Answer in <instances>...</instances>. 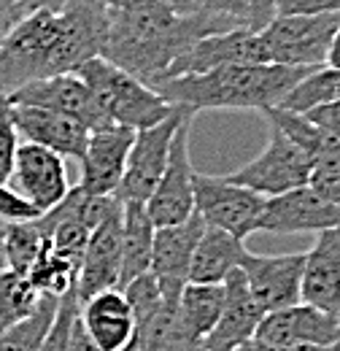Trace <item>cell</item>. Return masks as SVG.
Wrapping results in <instances>:
<instances>
[{
	"label": "cell",
	"instance_id": "9",
	"mask_svg": "<svg viewBox=\"0 0 340 351\" xmlns=\"http://www.w3.org/2000/svg\"><path fill=\"white\" fill-rule=\"evenodd\" d=\"M195 114H186L178 125V130L170 141L168 165L165 173L160 176L154 192L149 195L146 214L154 227H170L178 221L189 219L195 214V195H192V181L195 168L189 162V130H192Z\"/></svg>",
	"mask_w": 340,
	"mask_h": 351
},
{
	"label": "cell",
	"instance_id": "44",
	"mask_svg": "<svg viewBox=\"0 0 340 351\" xmlns=\"http://www.w3.org/2000/svg\"><path fill=\"white\" fill-rule=\"evenodd\" d=\"M324 65H330V68L340 71V27L335 30V36H332V44H330V51H327V62H324Z\"/></svg>",
	"mask_w": 340,
	"mask_h": 351
},
{
	"label": "cell",
	"instance_id": "3",
	"mask_svg": "<svg viewBox=\"0 0 340 351\" xmlns=\"http://www.w3.org/2000/svg\"><path fill=\"white\" fill-rule=\"evenodd\" d=\"M319 68V65H316ZM311 68L287 65H221L206 73H186L160 82L154 92L170 106L189 108L195 117L200 111L219 108H254L265 111L278 106V100L298 84Z\"/></svg>",
	"mask_w": 340,
	"mask_h": 351
},
{
	"label": "cell",
	"instance_id": "11",
	"mask_svg": "<svg viewBox=\"0 0 340 351\" xmlns=\"http://www.w3.org/2000/svg\"><path fill=\"white\" fill-rule=\"evenodd\" d=\"M8 181L14 184L11 189L19 197H25L38 214H46L49 208H54L71 189L65 160L36 143L16 146Z\"/></svg>",
	"mask_w": 340,
	"mask_h": 351
},
{
	"label": "cell",
	"instance_id": "29",
	"mask_svg": "<svg viewBox=\"0 0 340 351\" xmlns=\"http://www.w3.org/2000/svg\"><path fill=\"white\" fill-rule=\"evenodd\" d=\"M76 276H79V267L57 257L49 249V243L43 246L38 260L27 270V281L38 289V295H51V298H62L65 292L76 289Z\"/></svg>",
	"mask_w": 340,
	"mask_h": 351
},
{
	"label": "cell",
	"instance_id": "2",
	"mask_svg": "<svg viewBox=\"0 0 340 351\" xmlns=\"http://www.w3.org/2000/svg\"><path fill=\"white\" fill-rule=\"evenodd\" d=\"M235 30L208 14H175L170 5H154L143 11H111L100 57L127 71L146 87L165 82L173 62L211 33Z\"/></svg>",
	"mask_w": 340,
	"mask_h": 351
},
{
	"label": "cell",
	"instance_id": "5",
	"mask_svg": "<svg viewBox=\"0 0 340 351\" xmlns=\"http://www.w3.org/2000/svg\"><path fill=\"white\" fill-rule=\"evenodd\" d=\"M340 27V14H313V16H273L259 38L273 65L287 68H316L327 62L332 36Z\"/></svg>",
	"mask_w": 340,
	"mask_h": 351
},
{
	"label": "cell",
	"instance_id": "24",
	"mask_svg": "<svg viewBox=\"0 0 340 351\" xmlns=\"http://www.w3.org/2000/svg\"><path fill=\"white\" fill-rule=\"evenodd\" d=\"M154 224L143 203H122V265H119V289L132 278L149 273L151 265Z\"/></svg>",
	"mask_w": 340,
	"mask_h": 351
},
{
	"label": "cell",
	"instance_id": "14",
	"mask_svg": "<svg viewBox=\"0 0 340 351\" xmlns=\"http://www.w3.org/2000/svg\"><path fill=\"white\" fill-rule=\"evenodd\" d=\"M267 51L262 46L259 33L249 27H235V30H221L211 33L200 41L189 46L168 71L165 79L186 76V73H206L211 68L221 65H265Z\"/></svg>",
	"mask_w": 340,
	"mask_h": 351
},
{
	"label": "cell",
	"instance_id": "30",
	"mask_svg": "<svg viewBox=\"0 0 340 351\" xmlns=\"http://www.w3.org/2000/svg\"><path fill=\"white\" fill-rule=\"evenodd\" d=\"M38 300L41 295L27 281V276H19L14 270L3 273L0 276V332L22 322L25 316H30L38 306Z\"/></svg>",
	"mask_w": 340,
	"mask_h": 351
},
{
	"label": "cell",
	"instance_id": "7",
	"mask_svg": "<svg viewBox=\"0 0 340 351\" xmlns=\"http://www.w3.org/2000/svg\"><path fill=\"white\" fill-rule=\"evenodd\" d=\"M195 195V214L208 227L224 230L238 241H246L256 232V224L265 208V197L252 189L232 184L227 176L195 173L192 181Z\"/></svg>",
	"mask_w": 340,
	"mask_h": 351
},
{
	"label": "cell",
	"instance_id": "33",
	"mask_svg": "<svg viewBox=\"0 0 340 351\" xmlns=\"http://www.w3.org/2000/svg\"><path fill=\"white\" fill-rule=\"evenodd\" d=\"M278 16H313V14H340V0H273Z\"/></svg>",
	"mask_w": 340,
	"mask_h": 351
},
{
	"label": "cell",
	"instance_id": "40",
	"mask_svg": "<svg viewBox=\"0 0 340 351\" xmlns=\"http://www.w3.org/2000/svg\"><path fill=\"white\" fill-rule=\"evenodd\" d=\"M111 11H143V8H154V5H168L165 0H97Z\"/></svg>",
	"mask_w": 340,
	"mask_h": 351
},
{
	"label": "cell",
	"instance_id": "20",
	"mask_svg": "<svg viewBox=\"0 0 340 351\" xmlns=\"http://www.w3.org/2000/svg\"><path fill=\"white\" fill-rule=\"evenodd\" d=\"M300 303L338 316L340 311V227L316 232L313 246L305 252Z\"/></svg>",
	"mask_w": 340,
	"mask_h": 351
},
{
	"label": "cell",
	"instance_id": "19",
	"mask_svg": "<svg viewBox=\"0 0 340 351\" xmlns=\"http://www.w3.org/2000/svg\"><path fill=\"white\" fill-rule=\"evenodd\" d=\"M262 316H265V311L252 298L241 267L232 270L227 276V281H224V308L219 313V322L213 324V330L208 332V338L203 341V349L235 351L249 346L254 341Z\"/></svg>",
	"mask_w": 340,
	"mask_h": 351
},
{
	"label": "cell",
	"instance_id": "12",
	"mask_svg": "<svg viewBox=\"0 0 340 351\" xmlns=\"http://www.w3.org/2000/svg\"><path fill=\"white\" fill-rule=\"evenodd\" d=\"M203 230H206V221L197 214H192L189 219L178 221V224H170V227H154L149 273L154 276L165 303H178L181 289L189 276L195 246H197Z\"/></svg>",
	"mask_w": 340,
	"mask_h": 351
},
{
	"label": "cell",
	"instance_id": "23",
	"mask_svg": "<svg viewBox=\"0 0 340 351\" xmlns=\"http://www.w3.org/2000/svg\"><path fill=\"white\" fill-rule=\"evenodd\" d=\"M243 254H246L243 241L206 224V230L195 246L186 281L189 284H224L227 276L241 267Z\"/></svg>",
	"mask_w": 340,
	"mask_h": 351
},
{
	"label": "cell",
	"instance_id": "21",
	"mask_svg": "<svg viewBox=\"0 0 340 351\" xmlns=\"http://www.w3.org/2000/svg\"><path fill=\"white\" fill-rule=\"evenodd\" d=\"M79 319L97 351H125L135 332V316L122 289L92 295L79 308Z\"/></svg>",
	"mask_w": 340,
	"mask_h": 351
},
{
	"label": "cell",
	"instance_id": "42",
	"mask_svg": "<svg viewBox=\"0 0 340 351\" xmlns=\"http://www.w3.org/2000/svg\"><path fill=\"white\" fill-rule=\"evenodd\" d=\"M65 3L68 0H16V5L25 11V16L33 11H60Z\"/></svg>",
	"mask_w": 340,
	"mask_h": 351
},
{
	"label": "cell",
	"instance_id": "37",
	"mask_svg": "<svg viewBox=\"0 0 340 351\" xmlns=\"http://www.w3.org/2000/svg\"><path fill=\"white\" fill-rule=\"evenodd\" d=\"M243 3L249 8V30H254V33H259L276 16L273 0H243Z\"/></svg>",
	"mask_w": 340,
	"mask_h": 351
},
{
	"label": "cell",
	"instance_id": "17",
	"mask_svg": "<svg viewBox=\"0 0 340 351\" xmlns=\"http://www.w3.org/2000/svg\"><path fill=\"white\" fill-rule=\"evenodd\" d=\"M254 341L267 346H335L338 341V316L319 308L298 306L270 311L262 316Z\"/></svg>",
	"mask_w": 340,
	"mask_h": 351
},
{
	"label": "cell",
	"instance_id": "34",
	"mask_svg": "<svg viewBox=\"0 0 340 351\" xmlns=\"http://www.w3.org/2000/svg\"><path fill=\"white\" fill-rule=\"evenodd\" d=\"M41 217L25 197H19L8 184H0V221H30Z\"/></svg>",
	"mask_w": 340,
	"mask_h": 351
},
{
	"label": "cell",
	"instance_id": "6",
	"mask_svg": "<svg viewBox=\"0 0 340 351\" xmlns=\"http://www.w3.org/2000/svg\"><path fill=\"white\" fill-rule=\"evenodd\" d=\"M311 173H313V162L308 160V154L300 146H295L278 128L267 125L265 149L254 160H249L246 165L232 171L227 178L267 200V197H278L284 192L305 186Z\"/></svg>",
	"mask_w": 340,
	"mask_h": 351
},
{
	"label": "cell",
	"instance_id": "13",
	"mask_svg": "<svg viewBox=\"0 0 340 351\" xmlns=\"http://www.w3.org/2000/svg\"><path fill=\"white\" fill-rule=\"evenodd\" d=\"M302 263L305 252L298 254H254L246 249L241 260V273L246 287L265 313L298 306L302 287Z\"/></svg>",
	"mask_w": 340,
	"mask_h": 351
},
{
	"label": "cell",
	"instance_id": "36",
	"mask_svg": "<svg viewBox=\"0 0 340 351\" xmlns=\"http://www.w3.org/2000/svg\"><path fill=\"white\" fill-rule=\"evenodd\" d=\"M305 119H311L316 128H321L324 132H330L332 138H338L340 141V100L330 103V106H321V108L308 111Z\"/></svg>",
	"mask_w": 340,
	"mask_h": 351
},
{
	"label": "cell",
	"instance_id": "25",
	"mask_svg": "<svg viewBox=\"0 0 340 351\" xmlns=\"http://www.w3.org/2000/svg\"><path fill=\"white\" fill-rule=\"evenodd\" d=\"M224 308V284H184L178 298V324L192 341H206Z\"/></svg>",
	"mask_w": 340,
	"mask_h": 351
},
{
	"label": "cell",
	"instance_id": "28",
	"mask_svg": "<svg viewBox=\"0 0 340 351\" xmlns=\"http://www.w3.org/2000/svg\"><path fill=\"white\" fill-rule=\"evenodd\" d=\"M3 232V246H5V257H8V270L27 276V270L38 260V254L46 246V238L41 230L36 227V219L30 221H5L0 227Z\"/></svg>",
	"mask_w": 340,
	"mask_h": 351
},
{
	"label": "cell",
	"instance_id": "47",
	"mask_svg": "<svg viewBox=\"0 0 340 351\" xmlns=\"http://www.w3.org/2000/svg\"><path fill=\"white\" fill-rule=\"evenodd\" d=\"M235 351H249V349H246V346H243V349H235Z\"/></svg>",
	"mask_w": 340,
	"mask_h": 351
},
{
	"label": "cell",
	"instance_id": "39",
	"mask_svg": "<svg viewBox=\"0 0 340 351\" xmlns=\"http://www.w3.org/2000/svg\"><path fill=\"white\" fill-rule=\"evenodd\" d=\"M25 19V11L16 5V0H0V41L8 36V30Z\"/></svg>",
	"mask_w": 340,
	"mask_h": 351
},
{
	"label": "cell",
	"instance_id": "18",
	"mask_svg": "<svg viewBox=\"0 0 340 351\" xmlns=\"http://www.w3.org/2000/svg\"><path fill=\"white\" fill-rule=\"evenodd\" d=\"M132 138H135V130L119 128V125L89 132L84 154L79 157L82 178L76 184L84 195H89V197L117 195V186H119L122 173H125V162H127Z\"/></svg>",
	"mask_w": 340,
	"mask_h": 351
},
{
	"label": "cell",
	"instance_id": "1",
	"mask_svg": "<svg viewBox=\"0 0 340 351\" xmlns=\"http://www.w3.org/2000/svg\"><path fill=\"white\" fill-rule=\"evenodd\" d=\"M108 8L97 0H68L60 11H33L0 41V92L11 95L36 79L76 73L100 57Z\"/></svg>",
	"mask_w": 340,
	"mask_h": 351
},
{
	"label": "cell",
	"instance_id": "32",
	"mask_svg": "<svg viewBox=\"0 0 340 351\" xmlns=\"http://www.w3.org/2000/svg\"><path fill=\"white\" fill-rule=\"evenodd\" d=\"M200 14L227 22L230 27H249V8L243 0H192Z\"/></svg>",
	"mask_w": 340,
	"mask_h": 351
},
{
	"label": "cell",
	"instance_id": "35",
	"mask_svg": "<svg viewBox=\"0 0 340 351\" xmlns=\"http://www.w3.org/2000/svg\"><path fill=\"white\" fill-rule=\"evenodd\" d=\"M308 186L319 197L330 200L332 206H340V171H319V168H313V173L308 178Z\"/></svg>",
	"mask_w": 340,
	"mask_h": 351
},
{
	"label": "cell",
	"instance_id": "38",
	"mask_svg": "<svg viewBox=\"0 0 340 351\" xmlns=\"http://www.w3.org/2000/svg\"><path fill=\"white\" fill-rule=\"evenodd\" d=\"M149 351H206V349H203V343H200V341H192V338L178 327L173 335H168L162 343L151 346Z\"/></svg>",
	"mask_w": 340,
	"mask_h": 351
},
{
	"label": "cell",
	"instance_id": "4",
	"mask_svg": "<svg viewBox=\"0 0 340 351\" xmlns=\"http://www.w3.org/2000/svg\"><path fill=\"white\" fill-rule=\"evenodd\" d=\"M76 76L92 89L108 119L127 130H143L162 122L175 111L162 95L130 76L127 71L117 68L103 57H92L76 71Z\"/></svg>",
	"mask_w": 340,
	"mask_h": 351
},
{
	"label": "cell",
	"instance_id": "15",
	"mask_svg": "<svg viewBox=\"0 0 340 351\" xmlns=\"http://www.w3.org/2000/svg\"><path fill=\"white\" fill-rule=\"evenodd\" d=\"M340 227V206L319 197L308 184L278 197H267L256 232L295 235V232H321Z\"/></svg>",
	"mask_w": 340,
	"mask_h": 351
},
{
	"label": "cell",
	"instance_id": "27",
	"mask_svg": "<svg viewBox=\"0 0 340 351\" xmlns=\"http://www.w3.org/2000/svg\"><path fill=\"white\" fill-rule=\"evenodd\" d=\"M57 300L60 298L41 295L38 306L30 316H25L22 322L0 332V351H41L49 327L54 322V313H57Z\"/></svg>",
	"mask_w": 340,
	"mask_h": 351
},
{
	"label": "cell",
	"instance_id": "45",
	"mask_svg": "<svg viewBox=\"0 0 340 351\" xmlns=\"http://www.w3.org/2000/svg\"><path fill=\"white\" fill-rule=\"evenodd\" d=\"M8 273V257H5V246H3V232H0V276Z\"/></svg>",
	"mask_w": 340,
	"mask_h": 351
},
{
	"label": "cell",
	"instance_id": "22",
	"mask_svg": "<svg viewBox=\"0 0 340 351\" xmlns=\"http://www.w3.org/2000/svg\"><path fill=\"white\" fill-rule=\"evenodd\" d=\"M11 119L19 135L27 138V143L43 146L54 154L79 160L84 154L89 130L76 119H68L62 114L36 108V106H11Z\"/></svg>",
	"mask_w": 340,
	"mask_h": 351
},
{
	"label": "cell",
	"instance_id": "8",
	"mask_svg": "<svg viewBox=\"0 0 340 351\" xmlns=\"http://www.w3.org/2000/svg\"><path fill=\"white\" fill-rule=\"evenodd\" d=\"M186 114H192V111L175 106V111L165 117L162 122L143 128V130H135L127 162H125V173H122V181H119L117 195H114L119 203H146L149 200L160 176L165 173L170 141H173V135Z\"/></svg>",
	"mask_w": 340,
	"mask_h": 351
},
{
	"label": "cell",
	"instance_id": "46",
	"mask_svg": "<svg viewBox=\"0 0 340 351\" xmlns=\"http://www.w3.org/2000/svg\"><path fill=\"white\" fill-rule=\"evenodd\" d=\"M332 351H340V311H338V341H335V346H332Z\"/></svg>",
	"mask_w": 340,
	"mask_h": 351
},
{
	"label": "cell",
	"instance_id": "31",
	"mask_svg": "<svg viewBox=\"0 0 340 351\" xmlns=\"http://www.w3.org/2000/svg\"><path fill=\"white\" fill-rule=\"evenodd\" d=\"M16 138H19V132H16L14 119H11L8 95L0 92V184H8L11 165H14V154H16V146H19Z\"/></svg>",
	"mask_w": 340,
	"mask_h": 351
},
{
	"label": "cell",
	"instance_id": "26",
	"mask_svg": "<svg viewBox=\"0 0 340 351\" xmlns=\"http://www.w3.org/2000/svg\"><path fill=\"white\" fill-rule=\"evenodd\" d=\"M335 100H340V71L330 68V65H319V68H311L298 84L278 100L276 108L305 117L308 111L330 106Z\"/></svg>",
	"mask_w": 340,
	"mask_h": 351
},
{
	"label": "cell",
	"instance_id": "41",
	"mask_svg": "<svg viewBox=\"0 0 340 351\" xmlns=\"http://www.w3.org/2000/svg\"><path fill=\"white\" fill-rule=\"evenodd\" d=\"M65 351H97L95 343L86 338L84 327H82V319H76L73 330H71V341H68V349Z\"/></svg>",
	"mask_w": 340,
	"mask_h": 351
},
{
	"label": "cell",
	"instance_id": "10",
	"mask_svg": "<svg viewBox=\"0 0 340 351\" xmlns=\"http://www.w3.org/2000/svg\"><path fill=\"white\" fill-rule=\"evenodd\" d=\"M8 103L11 106H36V108L62 114V117L76 119L79 125H84L89 132L114 128V122L108 119V114L103 111V106L97 103L92 89L86 87L76 73L36 79L25 87L14 89L8 95Z\"/></svg>",
	"mask_w": 340,
	"mask_h": 351
},
{
	"label": "cell",
	"instance_id": "16",
	"mask_svg": "<svg viewBox=\"0 0 340 351\" xmlns=\"http://www.w3.org/2000/svg\"><path fill=\"white\" fill-rule=\"evenodd\" d=\"M119 265H122V206L111 211L89 232L76 276L79 303L89 300L97 292L119 289Z\"/></svg>",
	"mask_w": 340,
	"mask_h": 351
},
{
	"label": "cell",
	"instance_id": "43",
	"mask_svg": "<svg viewBox=\"0 0 340 351\" xmlns=\"http://www.w3.org/2000/svg\"><path fill=\"white\" fill-rule=\"evenodd\" d=\"M249 351H332L330 346H267V343H259V341H252Z\"/></svg>",
	"mask_w": 340,
	"mask_h": 351
}]
</instances>
